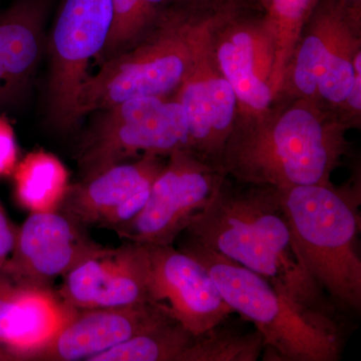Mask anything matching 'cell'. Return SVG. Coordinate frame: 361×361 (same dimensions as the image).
<instances>
[{
    "label": "cell",
    "mask_w": 361,
    "mask_h": 361,
    "mask_svg": "<svg viewBox=\"0 0 361 361\" xmlns=\"http://www.w3.org/2000/svg\"><path fill=\"white\" fill-rule=\"evenodd\" d=\"M197 334L175 316L90 361H193Z\"/></svg>",
    "instance_id": "cell-18"
},
{
    "label": "cell",
    "mask_w": 361,
    "mask_h": 361,
    "mask_svg": "<svg viewBox=\"0 0 361 361\" xmlns=\"http://www.w3.org/2000/svg\"><path fill=\"white\" fill-rule=\"evenodd\" d=\"M273 13L285 21H298L310 11L313 0H270Z\"/></svg>",
    "instance_id": "cell-24"
},
{
    "label": "cell",
    "mask_w": 361,
    "mask_h": 361,
    "mask_svg": "<svg viewBox=\"0 0 361 361\" xmlns=\"http://www.w3.org/2000/svg\"><path fill=\"white\" fill-rule=\"evenodd\" d=\"M221 68L240 101L256 110L269 106L271 90L254 73L253 39L248 33L235 35L220 47Z\"/></svg>",
    "instance_id": "cell-20"
},
{
    "label": "cell",
    "mask_w": 361,
    "mask_h": 361,
    "mask_svg": "<svg viewBox=\"0 0 361 361\" xmlns=\"http://www.w3.org/2000/svg\"><path fill=\"white\" fill-rule=\"evenodd\" d=\"M4 289L0 360H23L51 341L75 314L51 288L16 286L0 276Z\"/></svg>",
    "instance_id": "cell-14"
},
{
    "label": "cell",
    "mask_w": 361,
    "mask_h": 361,
    "mask_svg": "<svg viewBox=\"0 0 361 361\" xmlns=\"http://www.w3.org/2000/svg\"><path fill=\"white\" fill-rule=\"evenodd\" d=\"M151 277L148 246L126 240L85 259L66 273L56 292L75 310L121 307L153 301Z\"/></svg>",
    "instance_id": "cell-10"
},
{
    "label": "cell",
    "mask_w": 361,
    "mask_h": 361,
    "mask_svg": "<svg viewBox=\"0 0 361 361\" xmlns=\"http://www.w3.org/2000/svg\"><path fill=\"white\" fill-rule=\"evenodd\" d=\"M4 289H2L1 282H0V320H1L2 307H4ZM0 346H1V331H0Z\"/></svg>",
    "instance_id": "cell-26"
},
{
    "label": "cell",
    "mask_w": 361,
    "mask_h": 361,
    "mask_svg": "<svg viewBox=\"0 0 361 361\" xmlns=\"http://www.w3.org/2000/svg\"><path fill=\"white\" fill-rule=\"evenodd\" d=\"M18 165V145L13 127L0 118V176L11 175Z\"/></svg>",
    "instance_id": "cell-22"
},
{
    "label": "cell",
    "mask_w": 361,
    "mask_h": 361,
    "mask_svg": "<svg viewBox=\"0 0 361 361\" xmlns=\"http://www.w3.org/2000/svg\"><path fill=\"white\" fill-rule=\"evenodd\" d=\"M13 174L16 198L32 212L58 210L70 187L63 164L44 151L28 154Z\"/></svg>",
    "instance_id": "cell-19"
},
{
    "label": "cell",
    "mask_w": 361,
    "mask_h": 361,
    "mask_svg": "<svg viewBox=\"0 0 361 361\" xmlns=\"http://www.w3.org/2000/svg\"><path fill=\"white\" fill-rule=\"evenodd\" d=\"M44 0H16L0 13V108L30 87L44 45Z\"/></svg>",
    "instance_id": "cell-15"
},
{
    "label": "cell",
    "mask_w": 361,
    "mask_h": 361,
    "mask_svg": "<svg viewBox=\"0 0 361 361\" xmlns=\"http://www.w3.org/2000/svg\"><path fill=\"white\" fill-rule=\"evenodd\" d=\"M147 246L151 258L152 300L165 303L187 329L203 334L234 313L199 261L174 245Z\"/></svg>",
    "instance_id": "cell-13"
},
{
    "label": "cell",
    "mask_w": 361,
    "mask_h": 361,
    "mask_svg": "<svg viewBox=\"0 0 361 361\" xmlns=\"http://www.w3.org/2000/svg\"><path fill=\"white\" fill-rule=\"evenodd\" d=\"M87 227L61 210L32 212L18 228L0 276L16 286L51 288L75 266L103 248Z\"/></svg>",
    "instance_id": "cell-7"
},
{
    "label": "cell",
    "mask_w": 361,
    "mask_h": 361,
    "mask_svg": "<svg viewBox=\"0 0 361 361\" xmlns=\"http://www.w3.org/2000/svg\"><path fill=\"white\" fill-rule=\"evenodd\" d=\"M163 169L153 154H146L137 163L116 164L70 185L59 210L85 227L96 226L116 233L141 212Z\"/></svg>",
    "instance_id": "cell-11"
},
{
    "label": "cell",
    "mask_w": 361,
    "mask_h": 361,
    "mask_svg": "<svg viewBox=\"0 0 361 361\" xmlns=\"http://www.w3.org/2000/svg\"><path fill=\"white\" fill-rule=\"evenodd\" d=\"M167 0H111L113 23L103 51L97 58L106 61L125 51L158 7Z\"/></svg>",
    "instance_id": "cell-21"
},
{
    "label": "cell",
    "mask_w": 361,
    "mask_h": 361,
    "mask_svg": "<svg viewBox=\"0 0 361 361\" xmlns=\"http://www.w3.org/2000/svg\"><path fill=\"white\" fill-rule=\"evenodd\" d=\"M265 140L232 149L228 164L240 180L279 190L331 187L327 176L336 151L322 123L310 111H287Z\"/></svg>",
    "instance_id": "cell-5"
},
{
    "label": "cell",
    "mask_w": 361,
    "mask_h": 361,
    "mask_svg": "<svg viewBox=\"0 0 361 361\" xmlns=\"http://www.w3.org/2000/svg\"><path fill=\"white\" fill-rule=\"evenodd\" d=\"M178 249L210 273L226 303L253 323L264 338V360L336 361L342 320L318 314L278 293L262 276L201 244L179 237Z\"/></svg>",
    "instance_id": "cell-2"
},
{
    "label": "cell",
    "mask_w": 361,
    "mask_h": 361,
    "mask_svg": "<svg viewBox=\"0 0 361 361\" xmlns=\"http://www.w3.org/2000/svg\"><path fill=\"white\" fill-rule=\"evenodd\" d=\"M18 230V228L9 221L6 210L0 202V271L13 253Z\"/></svg>",
    "instance_id": "cell-23"
},
{
    "label": "cell",
    "mask_w": 361,
    "mask_h": 361,
    "mask_svg": "<svg viewBox=\"0 0 361 361\" xmlns=\"http://www.w3.org/2000/svg\"><path fill=\"white\" fill-rule=\"evenodd\" d=\"M361 73L355 75V82H353V87H351L350 92H349L348 97V104L351 106L356 109V110H360L361 109Z\"/></svg>",
    "instance_id": "cell-25"
},
{
    "label": "cell",
    "mask_w": 361,
    "mask_h": 361,
    "mask_svg": "<svg viewBox=\"0 0 361 361\" xmlns=\"http://www.w3.org/2000/svg\"><path fill=\"white\" fill-rule=\"evenodd\" d=\"M243 183L232 186L218 180L205 206L179 237L253 271L306 310L341 320L297 253L281 190Z\"/></svg>",
    "instance_id": "cell-1"
},
{
    "label": "cell",
    "mask_w": 361,
    "mask_h": 361,
    "mask_svg": "<svg viewBox=\"0 0 361 361\" xmlns=\"http://www.w3.org/2000/svg\"><path fill=\"white\" fill-rule=\"evenodd\" d=\"M113 23L111 0H65L49 40L47 92L52 127L68 132L78 125L77 104L90 59L103 51Z\"/></svg>",
    "instance_id": "cell-6"
},
{
    "label": "cell",
    "mask_w": 361,
    "mask_h": 361,
    "mask_svg": "<svg viewBox=\"0 0 361 361\" xmlns=\"http://www.w3.org/2000/svg\"><path fill=\"white\" fill-rule=\"evenodd\" d=\"M170 165L154 180L148 201L116 234L144 245H174L194 215L205 206L218 179L188 155L171 154Z\"/></svg>",
    "instance_id": "cell-8"
},
{
    "label": "cell",
    "mask_w": 361,
    "mask_h": 361,
    "mask_svg": "<svg viewBox=\"0 0 361 361\" xmlns=\"http://www.w3.org/2000/svg\"><path fill=\"white\" fill-rule=\"evenodd\" d=\"M80 141L78 164L90 179L126 159L146 154H172L191 146L186 113L180 102L141 97L97 111Z\"/></svg>",
    "instance_id": "cell-4"
},
{
    "label": "cell",
    "mask_w": 361,
    "mask_h": 361,
    "mask_svg": "<svg viewBox=\"0 0 361 361\" xmlns=\"http://www.w3.org/2000/svg\"><path fill=\"white\" fill-rule=\"evenodd\" d=\"M294 80L307 96L318 89L324 99L341 103L350 92L355 71L348 61L331 54L322 39L310 37L299 51Z\"/></svg>",
    "instance_id": "cell-17"
},
{
    "label": "cell",
    "mask_w": 361,
    "mask_h": 361,
    "mask_svg": "<svg viewBox=\"0 0 361 361\" xmlns=\"http://www.w3.org/2000/svg\"><path fill=\"white\" fill-rule=\"evenodd\" d=\"M173 40L123 51L104 61L85 78L78 92V120L87 114L141 97H161L176 89L186 73V61Z\"/></svg>",
    "instance_id": "cell-9"
},
{
    "label": "cell",
    "mask_w": 361,
    "mask_h": 361,
    "mask_svg": "<svg viewBox=\"0 0 361 361\" xmlns=\"http://www.w3.org/2000/svg\"><path fill=\"white\" fill-rule=\"evenodd\" d=\"M172 316L165 303L154 301L77 310L51 341L28 353L23 361H90Z\"/></svg>",
    "instance_id": "cell-12"
},
{
    "label": "cell",
    "mask_w": 361,
    "mask_h": 361,
    "mask_svg": "<svg viewBox=\"0 0 361 361\" xmlns=\"http://www.w3.org/2000/svg\"><path fill=\"white\" fill-rule=\"evenodd\" d=\"M282 201L304 267L338 311L361 312L360 194L334 187L281 190Z\"/></svg>",
    "instance_id": "cell-3"
},
{
    "label": "cell",
    "mask_w": 361,
    "mask_h": 361,
    "mask_svg": "<svg viewBox=\"0 0 361 361\" xmlns=\"http://www.w3.org/2000/svg\"><path fill=\"white\" fill-rule=\"evenodd\" d=\"M236 94L224 78L191 82L184 87L180 104L186 113L192 144H215L213 137L229 128L236 106Z\"/></svg>",
    "instance_id": "cell-16"
}]
</instances>
